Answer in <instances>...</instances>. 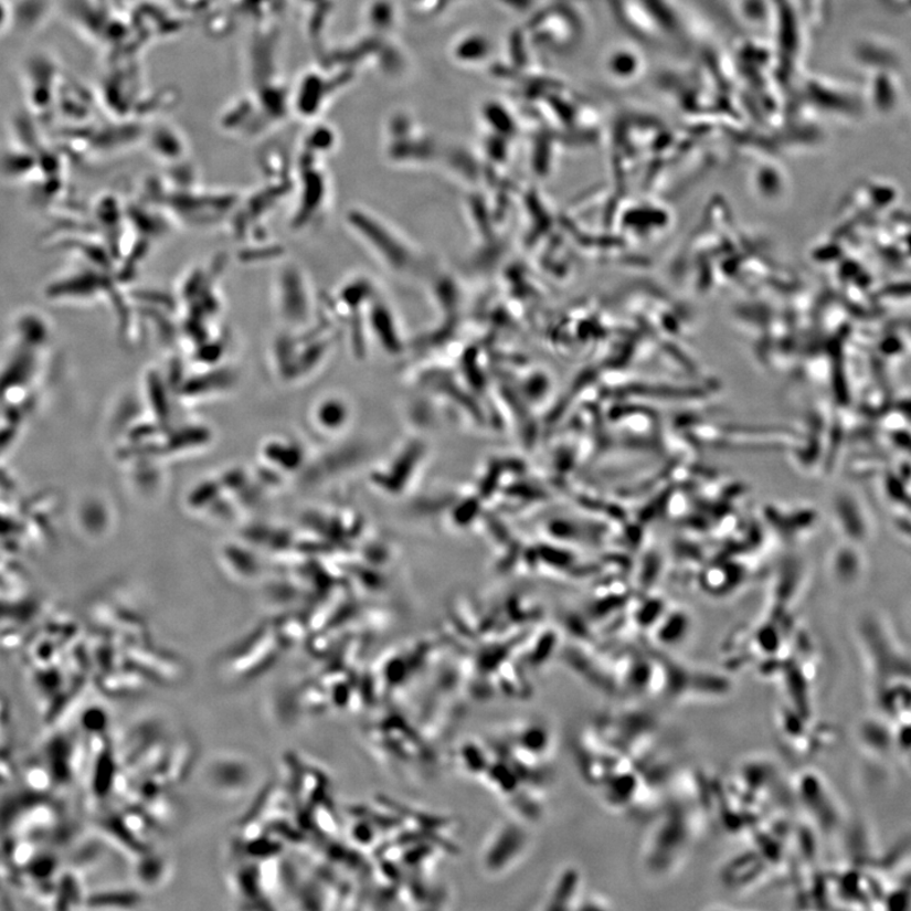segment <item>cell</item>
<instances>
[{
  "instance_id": "6da1fadb",
  "label": "cell",
  "mask_w": 911,
  "mask_h": 911,
  "mask_svg": "<svg viewBox=\"0 0 911 911\" xmlns=\"http://www.w3.org/2000/svg\"><path fill=\"white\" fill-rule=\"evenodd\" d=\"M527 833L515 823H502L485 839L481 865L485 872L500 875L516 865L526 852Z\"/></svg>"
},
{
  "instance_id": "7a4b0ae2",
  "label": "cell",
  "mask_w": 911,
  "mask_h": 911,
  "mask_svg": "<svg viewBox=\"0 0 911 911\" xmlns=\"http://www.w3.org/2000/svg\"><path fill=\"white\" fill-rule=\"evenodd\" d=\"M580 878L575 870H566L554 880L547 893L542 909H570L569 902L578 900Z\"/></svg>"
}]
</instances>
